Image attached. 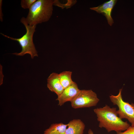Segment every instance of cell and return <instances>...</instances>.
<instances>
[{"label":"cell","instance_id":"6da1fadb","mask_svg":"<svg viewBox=\"0 0 134 134\" xmlns=\"http://www.w3.org/2000/svg\"><path fill=\"white\" fill-rule=\"evenodd\" d=\"M116 108H110L107 105L94 109L99 122V126L105 128L108 132L115 131L117 133L124 131L131 126L127 122H124L118 116Z\"/></svg>","mask_w":134,"mask_h":134},{"label":"cell","instance_id":"7a4b0ae2","mask_svg":"<svg viewBox=\"0 0 134 134\" xmlns=\"http://www.w3.org/2000/svg\"><path fill=\"white\" fill-rule=\"evenodd\" d=\"M54 3L53 0H37L29 9L26 18L27 24L36 25L48 21L52 14Z\"/></svg>","mask_w":134,"mask_h":134},{"label":"cell","instance_id":"3957f363","mask_svg":"<svg viewBox=\"0 0 134 134\" xmlns=\"http://www.w3.org/2000/svg\"><path fill=\"white\" fill-rule=\"evenodd\" d=\"M21 22L23 24L26 30L25 34L19 38H15L0 33L5 37L12 40L17 41L22 48V50L19 53H14L13 54L18 56H23L26 54H29L31 58L33 59L35 56H38L36 51L33 40V34L35 30L36 25L31 26L28 25L26 21V18L22 17L21 19Z\"/></svg>","mask_w":134,"mask_h":134},{"label":"cell","instance_id":"277c9868","mask_svg":"<svg viewBox=\"0 0 134 134\" xmlns=\"http://www.w3.org/2000/svg\"><path fill=\"white\" fill-rule=\"evenodd\" d=\"M122 89L119 90L116 96H109L111 101L114 105H117L118 109L117 112L119 117L122 119H126L131 124V126L134 127V104H130L123 100L122 96Z\"/></svg>","mask_w":134,"mask_h":134},{"label":"cell","instance_id":"5b68a950","mask_svg":"<svg viewBox=\"0 0 134 134\" xmlns=\"http://www.w3.org/2000/svg\"><path fill=\"white\" fill-rule=\"evenodd\" d=\"M99 100L96 93L92 90H82L70 102L73 108L78 109L95 106Z\"/></svg>","mask_w":134,"mask_h":134},{"label":"cell","instance_id":"8992f818","mask_svg":"<svg viewBox=\"0 0 134 134\" xmlns=\"http://www.w3.org/2000/svg\"><path fill=\"white\" fill-rule=\"evenodd\" d=\"M80 90L74 82L70 86L64 89L61 94L56 99L58 101V105H63L67 102L71 101L78 94Z\"/></svg>","mask_w":134,"mask_h":134},{"label":"cell","instance_id":"52a82bcc","mask_svg":"<svg viewBox=\"0 0 134 134\" xmlns=\"http://www.w3.org/2000/svg\"><path fill=\"white\" fill-rule=\"evenodd\" d=\"M117 1L116 0H110L97 7L90 8V9L96 11L99 13H101L104 16L108 24L111 26L114 23L111 16L112 12Z\"/></svg>","mask_w":134,"mask_h":134},{"label":"cell","instance_id":"ba28073f","mask_svg":"<svg viewBox=\"0 0 134 134\" xmlns=\"http://www.w3.org/2000/svg\"><path fill=\"white\" fill-rule=\"evenodd\" d=\"M47 88L51 91L55 93L58 97L62 93L64 90L60 82L59 74L53 72L47 79Z\"/></svg>","mask_w":134,"mask_h":134},{"label":"cell","instance_id":"9c48e42d","mask_svg":"<svg viewBox=\"0 0 134 134\" xmlns=\"http://www.w3.org/2000/svg\"><path fill=\"white\" fill-rule=\"evenodd\" d=\"M67 124L65 134H83L85 125L80 119H73Z\"/></svg>","mask_w":134,"mask_h":134},{"label":"cell","instance_id":"30bf717a","mask_svg":"<svg viewBox=\"0 0 134 134\" xmlns=\"http://www.w3.org/2000/svg\"><path fill=\"white\" fill-rule=\"evenodd\" d=\"M67 126L62 123L53 124L44 131V134H65Z\"/></svg>","mask_w":134,"mask_h":134},{"label":"cell","instance_id":"8fae6325","mask_svg":"<svg viewBox=\"0 0 134 134\" xmlns=\"http://www.w3.org/2000/svg\"><path fill=\"white\" fill-rule=\"evenodd\" d=\"M72 73L71 71H66L59 74L60 82L64 89L70 86L74 82L71 78Z\"/></svg>","mask_w":134,"mask_h":134},{"label":"cell","instance_id":"7c38bea8","mask_svg":"<svg viewBox=\"0 0 134 134\" xmlns=\"http://www.w3.org/2000/svg\"><path fill=\"white\" fill-rule=\"evenodd\" d=\"M37 0H21V7L24 9H29Z\"/></svg>","mask_w":134,"mask_h":134},{"label":"cell","instance_id":"4fadbf2b","mask_svg":"<svg viewBox=\"0 0 134 134\" xmlns=\"http://www.w3.org/2000/svg\"><path fill=\"white\" fill-rule=\"evenodd\" d=\"M117 134H134V132L131 129H128L123 132L117 133Z\"/></svg>","mask_w":134,"mask_h":134},{"label":"cell","instance_id":"5bb4252c","mask_svg":"<svg viewBox=\"0 0 134 134\" xmlns=\"http://www.w3.org/2000/svg\"><path fill=\"white\" fill-rule=\"evenodd\" d=\"M2 0H0V21L2 22L3 20V14L2 12Z\"/></svg>","mask_w":134,"mask_h":134},{"label":"cell","instance_id":"9a60e30c","mask_svg":"<svg viewBox=\"0 0 134 134\" xmlns=\"http://www.w3.org/2000/svg\"><path fill=\"white\" fill-rule=\"evenodd\" d=\"M88 133V134H94L93 131L91 129L89 130Z\"/></svg>","mask_w":134,"mask_h":134}]
</instances>
